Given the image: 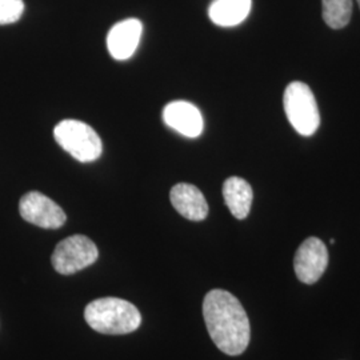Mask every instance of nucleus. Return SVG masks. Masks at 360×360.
<instances>
[{"label": "nucleus", "instance_id": "obj_1", "mask_svg": "<svg viewBox=\"0 0 360 360\" xmlns=\"http://www.w3.org/2000/svg\"><path fill=\"white\" fill-rule=\"evenodd\" d=\"M207 331L215 346L224 354L236 356L243 354L251 336L250 321L243 306L224 290H212L203 302Z\"/></svg>", "mask_w": 360, "mask_h": 360}, {"label": "nucleus", "instance_id": "obj_2", "mask_svg": "<svg viewBox=\"0 0 360 360\" xmlns=\"http://www.w3.org/2000/svg\"><path fill=\"white\" fill-rule=\"evenodd\" d=\"M84 319L101 334L124 335L139 328L142 315L132 303L111 296L91 302L84 311Z\"/></svg>", "mask_w": 360, "mask_h": 360}, {"label": "nucleus", "instance_id": "obj_3", "mask_svg": "<svg viewBox=\"0 0 360 360\" xmlns=\"http://www.w3.org/2000/svg\"><path fill=\"white\" fill-rule=\"evenodd\" d=\"M53 136L65 153L82 163L94 162L103 153V143L96 131L80 120L60 122L53 129Z\"/></svg>", "mask_w": 360, "mask_h": 360}, {"label": "nucleus", "instance_id": "obj_4", "mask_svg": "<svg viewBox=\"0 0 360 360\" xmlns=\"http://www.w3.org/2000/svg\"><path fill=\"white\" fill-rule=\"evenodd\" d=\"M284 111L291 126L303 136H311L321 126L316 99L306 83L292 82L283 96Z\"/></svg>", "mask_w": 360, "mask_h": 360}, {"label": "nucleus", "instance_id": "obj_5", "mask_svg": "<svg viewBox=\"0 0 360 360\" xmlns=\"http://www.w3.org/2000/svg\"><path fill=\"white\" fill-rule=\"evenodd\" d=\"M99 257V251L90 238L74 235L65 238L56 245L51 262L53 269L62 275H72L94 264Z\"/></svg>", "mask_w": 360, "mask_h": 360}, {"label": "nucleus", "instance_id": "obj_6", "mask_svg": "<svg viewBox=\"0 0 360 360\" xmlns=\"http://www.w3.org/2000/svg\"><path fill=\"white\" fill-rule=\"evenodd\" d=\"M19 212L28 223L47 230L60 229L67 220L62 207L38 191L26 193L20 199Z\"/></svg>", "mask_w": 360, "mask_h": 360}, {"label": "nucleus", "instance_id": "obj_7", "mask_svg": "<svg viewBox=\"0 0 360 360\" xmlns=\"http://www.w3.org/2000/svg\"><path fill=\"white\" fill-rule=\"evenodd\" d=\"M328 266L327 247L318 238L306 239L296 251L294 270L304 284L316 283Z\"/></svg>", "mask_w": 360, "mask_h": 360}, {"label": "nucleus", "instance_id": "obj_8", "mask_svg": "<svg viewBox=\"0 0 360 360\" xmlns=\"http://www.w3.org/2000/svg\"><path fill=\"white\" fill-rule=\"evenodd\" d=\"M143 25L138 19H126L112 27L107 35V47L116 60L131 58L142 38Z\"/></svg>", "mask_w": 360, "mask_h": 360}, {"label": "nucleus", "instance_id": "obj_9", "mask_svg": "<svg viewBox=\"0 0 360 360\" xmlns=\"http://www.w3.org/2000/svg\"><path fill=\"white\" fill-rule=\"evenodd\" d=\"M165 123L187 138H198L203 131V116L196 105L184 101L171 102L163 111Z\"/></svg>", "mask_w": 360, "mask_h": 360}, {"label": "nucleus", "instance_id": "obj_10", "mask_svg": "<svg viewBox=\"0 0 360 360\" xmlns=\"http://www.w3.org/2000/svg\"><path fill=\"white\" fill-rule=\"evenodd\" d=\"M169 199L174 208L193 221H202L208 215V205L202 191L193 184L179 183L172 187Z\"/></svg>", "mask_w": 360, "mask_h": 360}, {"label": "nucleus", "instance_id": "obj_11", "mask_svg": "<svg viewBox=\"0 0 360 360\" xmlns=\"http://www.w3.org/2000/svg\"><path fill=\"white\" fill-rule=\"evenodd\" d=\"M223 196L230 212L235 218L243 220L248 217L254 193L247 180L238 176L229 178L223 184Z\"/></svg>", "mask_w": 360, "mask_h": 360}, {"label": "nucleus", "instance_id": "obj_12", "mask_svg": "<svg viewBox=\"0 0 360 360\" xmlns=\"http://www.w3.org/2000/svg\"><path fill=\"white\" fill-rule=\"evenodd\" d=\"M251 6L252 0H214L208 8V16L217 26H238L245 22Z\"/></svg>", "mask_w": 360, "mask_h": 360}, {"label": "nucleus", "instance_id": "obj_13", "mask_svg": "<svg viewBox=\"0 0 360 360\" xmlns=\"http://www.w3.org/2000/svg\"><path fill=\"white\" fill-rule=\"evenodd\" d=\"M323 19L334 30L347 26L352 13V0H322Z\"/></svg>", "mask_w": 360, "mask_h": 360}, {"label": "nucleus", "instance_id": "obj_14", "mask_svg": "<svg viewBox=\"0 0 360 360\" xmlns=\"http://www.w3.org/2000/svg\"><path fill=\"white\" fill-rule=\"evenodd\" d=\"M25 13L23 0H0V26L13 25Z\"/></svg>", "mask_w": 360, "mask_h": 360}, {"label": "nucleus", "instance_id": "obj_15", "mask_svg": "<svg viewBox=\"0 0 360 360\" xmlns=\"http://www.w3.org/2000/svg\"><path fill=\"white\" fill-rule=\"evenodd\" d=\"M358 3H359V7H360V0H358Z\"/></svg>", "mask_w": 360, "mask_h": 360}]
</instances>
